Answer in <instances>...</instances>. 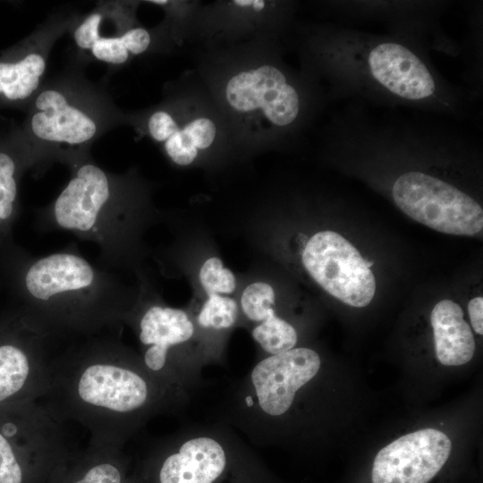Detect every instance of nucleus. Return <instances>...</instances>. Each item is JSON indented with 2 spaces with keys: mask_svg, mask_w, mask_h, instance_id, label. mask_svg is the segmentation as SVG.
I'll return each mask as SVG.
<instances>
[{
  "mask_svg": "<svg viewBox=\"0 0 483 483\" xmlns=\"http://www.w3.org/2000/svg\"><path fill=\"white\" fill-rule=\"evenodd\" d=\"M280 36L203 47L195 72L223 114L235 150L301 140L327 97L307 72L283 59Z\"/></svg>",
  "mask_w": 483,
  "mask_h": 483,
  "instance_id": "obj_1",
  "label": "nucleus"
},
{
  "mask_svg": "<svg viewBox=\"0 0 483 483\" xmlns=\"http://www.w3.org/2000/svg\"><path fill=\"white\" fill-rule=\"evenodd\" d=\"M299 55L301 69L320 84L326 82L327 97L456 117L472 99L446 81L422 49L401 36L308 25L299 32Z\"/></svg>",
  "mask_w": 483,
  "mask_h": 483,
  "instance_id": "obj_2",
  "label": "nucleus"
},
{
  "mask_svg": "<svg viewBox=\"0 0 483 483\" xmlns=\"http://www.w3.org/2000/svg\"><path fill=\"white\" fill-rule=\"evenodd\" d=\"M110 351L88 352L53 362L42 399L62 422L89 431L90 441L120 446L129 419L149 402L148 380Z\"/></svg>",
  "mask_w": 483,
  "mask_h": 483,
  "instance_id": "obj_3",
  "label": "nucleus"
},
{
  "mask_svg": "<svg viewBox=\"0 0 483 483\" xmlns=\"http://www.w3.org/2000/svg\"><path fill=\"white\" fill-rule=\"evenodd\" d=\"M145 127L179 166L235 150L230 129L195 70L182 79L162 106L148 114Z\"/></svg>",
  "mask_w": 483,
  "mask_h": 483,
  "instance_id": "obj_4",
  "label": "nucleus"
},
{
  "mask_svg": "<svg viewBox=\"0 0 483 483\" xmlns=\"http://www.w3.org/2000/svg\"><path fill=\"white\" fill-rule=\"evenodd\" d=\"M41 401L0 407V483H46L73 450Z\"/></svg>",
  "mask_w": 483,
  "mask_h": 483,
  "instance_id": "obj_5",
  "label": "nucleus"
},
{
  "mask_svg": "<svg viewBox=\"0 0 483 483\" xmlns=\"http://www.w3.org/2000/svg\"><path fill=\"white\" fill-rule=\"evenodd\" d=\"M392 198L408 216L436 231L472 236L483 228V209L462 190L422 174L393 182Z\"/></svg>",
  "mask_w": 483,
  "mask_h": 483,
  "instance_id": "obj_6",
  "label": "nucleus"
},
{
  "mask_svg": "<svg viewBox=\"0 0 483 483\" xmlns=\"http://www.w3.org/2000/svg\"><path fill=\"white\" fill-rule=\"evenodd\" d=\"M296 4L280 0H218L200 6L191 39L203 47L233 45L260 35L282 36Z\"/></svg>",
  "mask_w": 483,
  "mask_h": 483,
  "instance_id": "obj_7",
  "label": "nucleus"
},
{
  "mask_svg": "<svg viewBox=\"0 0 483 483\" xmlns=\"http://www.w3.org/2000/svg\"><path fill=\"white\" fill-rule=\"evenodd\" d=\"M302 263L326 292L347 305L365 307L375 295L376 280L367 261L335 232L315 233L304 248Z\"/></svg>",
  "mask_w": 483,
  "mask_h": 483,
  "instance_id": "obj_8",
  "label": "nucleus"
},
{
  "mask_svg": "<svg viewBox=\"0 0 483 483\" xmlns=\"http://www.w3.org/2000/svg\"><path fill=\"white\" fill-rule=\"evenodd\" d=\"M452 444L434 428L402 436L382 448L372 467L373 483H428L446 462Z\"/></svg>",
  "mask_w": 483,
  "mask_h": 483,
  "instance_id": "obj_9",
  "label": "nucleus"
},
{
  "mask_svg": "<svg viewBox=\"0 0 483 483\" xmlns=\"http://www.w3.org/2000/svg\"><path fill=\"white\" fill-rule=\"evenodd\" d=\"M23 324L0 320V407L42 400L51 364L30 343Z\"/></svg>",
  "mask_w": 483,
  "mask_h": 483,
  "instance_id": "obj_10",
  "label": "nucleus"
},
{
  "mask_svg": "<svg viewBox=\"0 0 483 483\" xmlns=\"http://www.w3.org/2000/svg\"><path fill=\"white\" fill-rule=\"evenodd\" d=\"M320 363L318 354L309 348L291 349L261 360L251 373L261 409L272 416L286 412L296 391L317 375Z\"/></svg>",
  "mask_w": 483,
  "mask_h": 483,
  "instance_id": "obj_11",
  "label": "nucleus"
},
{
  "mask_svg": "<svg viewBox=\"0 0 483 483\" xmlns=\"http://www.w3.org/2000/svg\"><path fill=\"white\" fill-rule=\"evenodd\" d=\"M110 197L109 182L97 165H82L55 200L57 224L64 229L89 231Z\"/></svg>",
  "mask_w": 483,
  "mask_h": 483,
  "instance_id": "obj_12",
  "label": "nucleus"
},
{
  "mask_svg": "<svg viewBox=\"0 0 483 483\" xmlns=\"http://www.w3.org/2000/svg\"><path fill=\"white\" fill-rule=\"evenodd\" d=\"M38 112L31 118L35 136L49 142L79 145L91 140L97 132L94 120L70 105L55 89L42 91L36 99Z\"/></svg>",
  "mask_w": 483,
  "mask_h": 483,
  "instance_id": "obj_13",
  "label": "nucleus"
},
{
  "mask_svg": "<svg viewBox=\"0 0 483 483\" xmlns=\"http://www.w3.org/2000/svg\"><path fill=\"white\" fill-rule=\"evenodd\" d=\"M226 456L218 442L209 437L186 441L167 455L157 470L158 483H214L224 472Z\"/></svg>",
  "mask_w": 483,
  "mask_h": 483,
  "instance_id": "obj_14",
  "label": "nucleus"
},
{
  "mask_svg": "<svg viewBox=\"0 0 483 483\" xmlns=\"http://www.w3.org/2000/svg\"><path fill=\"white\" fill-rule=\"evenodd\" d=\"M46 483H127L120 446L89 441L61 462Z\"/></svg>",
  "mask_w": 483,
  "mask_h": 483,
  "instance_id": "obj_15",
  "label": "nucleus"
},
{
  "mask_svg": "<svg viewBox=\"0 0 483 483\" xmlns=\"http://www.w3.org/2000/svg\"><path fill=\"white\" fill-rule=\"evenodd\" d=\"M94 271L82 258L66 253L45 257L27 270L24 284L29 293L41 301L67 291L89 286Z\"/></svg>",
  "mask_w": 483,
  "mask_h": 483,
  "instance_id": "obj_16",
  "label": "nucleus"
},
{
  "mask_svg": "<svg viewBox=\"0 0 483 483\" xmlns=\"http://www.w3.org/2000/svg\"><path fill=\"white\" fill-rule=\"evenodd\" d=\"M193 325L187 314L178 309L152 306L140 321V341L148 346L144 364L150 371H161L167 361L169 349L189 340Z\"/></svg>",
  "mask_w": 483,
  "mask_h": 483,
  "instance_id": "obj_17",
  "label": "nucleus"
},
{
  "mask_svg": "<svg viewBox=\"0 0 483 483\" xmlns=\"http://www.w3.org/2000/svg\"><path fill=\"white\" fill-rule=\"evenodd\" d=\"M430 321L436 355L442 364L459 366L472 359L475 341L460 305L451 300L440 301L432 309Z\"/></svg>",
  "mask_w": 483,
  "mask_h": 483,
  "instance_id": "obj_18",
  "label": "nucleus"
},
{
  "mask_svg": "<svg viewBox=\"0 0 483 483\" xmlns=\"http://www.w3.org/2000/svg\"><path fill=\"white\" fill-rule=\"evenodd\" d=\"M102 16L97 13L88 16L74 31L76 44L83 49H90L98 60L113 64H124L131 55H138L145 53L152 44L149 30L135 27L127 30L119 37H101L99 24Z\"/></svg>",
  "mask_w": 483,
  "mask_h": 483,
  "instance_id": "obj_19",
  "label": "nucleus"
},
{
  "mask_svg": "<svg viewBox=\"0 0 483 483\" xmlns=\"http://www.w3.org/2000/svg\"><path fill=\"white\" fill-rule=\"evenodd\" d=\"M46 61L30 54L18 63H0V93L11 100L24 99L38 87Z\"/></svg>",
  "mask_w": 483,
  "mask_h": 483,
  "instance_id": "obj_20",
  "label": "nucleus"
},
{
  "mask_svg": "<svg viewBox=\"0 0 483 483\" xmlns=\"http://www.w3.org/2000/svg\"><path fill=\"white\" fill-rule=\"evenodd\" d=\"M252 336L272 355L292 349L297 342V334L293 326L275 313L253 329Z\"/></svg>",
  "mask_w": 483,
  "mask_h": 483,
  "instance_id": "obj_21",
  "label": "nucleus"
},
{
  "mask_svg": "<svg viewBox=\"0 0 483 483\" xmlns=\"http://www.w3.org/2000/svg\"><path fill=\"white\" fill-rule=\"evenodd\" d=\"M148 3L167 10L171 19V36L176 42L191 39L193 25L202 3L198 0L168 1L153 0Z\"/></svg>",
  "mask_w": 483,
  "mask_h": 483,
  "instance_id": "obj_22",
  "label": "nucleus"
},
{
  "mask_svg": "<svg viewBox=\"0 0 483 483\" xmlns=\"http://www.w3.org/2000/svg\"><path fill=\"white\" fill-rule=\"evenodd\" d=\"M241 304L250 319L262 322L275 313L274 289L267 283H253L243 291Z\"/></svg>",
  "mask_w": 483,
  "mask_h": 483,
  "instance_id": "obj_23",
  "label": "nucleus"
},
{
  "mask_svg": "<svg viewBox=\"0 0 483 483\" xmlns=\"http://www.w3.org/2000/svg\"><path fill=\"white\" fill-rule=\"evenodd\" d=\"M236 316L237 305L233 299L213 294L204 303L198 321L205 327L228 328L235 322Z\"/></svg>",
  "mask_w": 483,
  "mask_h": 483,
  "instance_id": "obj_24",
  "label": "nucleus"
},
{
  "mask_svg": "<svg viewBox=\"0 0 483 483\" xmlns=\"http://www.w3.org/2000/svg\"><path fill=\"white\" fill-rule=\"evenodd\" d=\"M15 169L13 158L0 152V229L4 227L13 214L17 197Z\"/></svg>",
  "mask_w": 483,
  "mask_h": 483,
  "instance_id": "obj_25",
  "label": "nucleus"
},
{
  "mask_svg": "<svg viewBox=\"0 0 483 483\" xmlns=\"http://www.w3.org/2000/svg\"><path fill=\"white\" fill-rule=\"evenodd\" d=\"M200 283L208 295L231 293L236 282L231 270L224 267L218 258H210L204 262L199 271Z\"/></svg>",
  "mask_w": 483,
  "mask_h": 483,
  "instance_id": "obj_26",
  "label": "nucleus"
},
{
  "mask_svg": "<svg viewBox=\"0 0 483 483\" xmlns=\"http://www.w3.org/2000/svg\"><path fill=\"white\" fill-rule=\"evenodd\" d=\"M468 311L470 322L474 331L479 334H483V299L476 297L470 301L468 304Z\"/></svg>",
  "mask_w": 483,
  "mask_h": 483,
  "instance_id": "obj_27",
  "label": "nucleus"
}]
</instances>
